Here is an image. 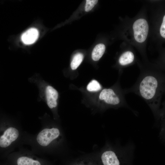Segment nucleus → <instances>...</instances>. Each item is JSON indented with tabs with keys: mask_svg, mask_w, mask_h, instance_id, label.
Returning <instances> with one entry per match:
<instances>
[{
	"mask_svg": "<svg viewBox=\"0 0 165 165\" xmlns=\"http://www.w3.org/2000/svg\"><path fill=\"white\" fill-rule=\"evenodd\" d=\"M121 147L117 146L115 148H109L104 151L101 156L103 165H120L118 157Z\"/></svg>",
	"mask_w": 165,
	"mask_h": 165,
	"instance_id": "4",
	"label": "nucleus"
},
{
	"mask_svg": "<svg viewBox=\"0 0 165 165\" xmlns=\"http://www.w3.org/2000/svg\"><path fill=\"white\" fill-rule=\"evenodd\" d=\"M46 96L47 105L50 109L56 108L57 106V100L58 94L57 90L50 86L46 88Z\"/></svg>",
	"mask_w": 165,
	"mask_h": 165,
	"instance_id": "7",
	"label": "nucleus"
},
{
	"mask_svg": "<svg viewBox=\"0 0 165 165\" xmlns=\"http://www.w3.org/2000/svg\"><path fill=\"white\" fill-rule=\"evenodd\" d=\"M39 36L38 30L35 28H31L25 31L21 35V39L25 45L33 44L37 40Z\"/></svg>",
	"mask_w": 165,
	"mask_h": 165,
	"instance_id": "6",
	"label": "nucleus"
},
{
	"mask_svg": "<svg viewBox=\"0 0 165 165\" xmlns=\"http://www.w3.org/2000/svg\"><path fill=\"white\" fill-rule=\"evenodd\" d=\"M97 0H86L85 6V10L86 12L90 11L97 3Z\"/></svg>",
	"mask_w": 165,
	"mask_h": 165,
	"instance_id": "12",
	"label": "nucleus"
},
{
	"mask_svg": "<svg viewBox=\"0 0 165 165\" xmlns=\"http://www.w3.org/2000/svg\"></svg>",
	"mask_w": 165,
	"mask_h": 165,
	"instance_id": "14",
	"label": "nucleus"
},
{
	"mask_svg": "<svg viewBox=\"0 0 165 165\" xmlns=\"http://www.w3.org/2000/svg\"><path fill=\"white\" fill-rule=\"evenodd\" d=\"M10 165H46L45 161L32 151L20 148L13 152L9 158Z\"/></svg>",
	"mask_w": 165,
	"mask_h": 165,
	"instance_id": "1",
	"label": "nucleus"
},
{
	"mask_svg": "<svg viewBox=\"0 0 165 165\" xmlns=\"http://www.w3.org/2000/svg\"><path fill=\"white\" fill-rule=\"evenodd\" d=\"M134 59V56L131 52L127 51L123 53L119 59V64L122 65H125L133 62Z\"/></svg>",
	"mask_w": 165,
	"mask_h": 165,
	"instance_id": "9",
	"label": "nucleus"
},
{
	"mask_svg": "<svg viewBox=\"0 0 165 165\" xmlns=\"http://www.w3.org/2000/svg\"><path fill=\"white\" fill-rule=\"evenodd\" d=\"M99 98L107 104L114 105H118L120 102L119 98L111 89L102 90L99 95Z\"/></svg>",
	"mask_w": 165,
	"mask_h": 165,
	"instance_id": "5",
	"label": "nucleus"
},
{
	"mask_svg": "<svg viewBox=\"0 0 165 165\" xmlns=\"http://www.w3.org/2000/svg\"><path fill=\"white\" fill-rule=\"evenodd\" d=\"M105 50V46L104 44L100 43L96 45L92 52V59L95 61H98L104 54Z\"/></svg>",
	"mask_w": 165,
	"mask_h": 165,
	"instance_id": "8",
	"label": "nucleus"
},
{
	"mask_svg": "<svg viewBox=\"0 0 165 165\" xmlns=\"http://www.w3.org/2000/svg\"><path fill=\"white\" fill-rule=\"evenodd\" d=\"M160 32L161 36L163 38H165V16H164L162 24L161 25Z\"/></svg>",
	"mask_w": 165,
	"mask_h": 165,
	"instance_id": "13",
	"label": "nucleus"
},
{
	"mask_svg": "<svg viewBox=\"0 0 165 165\" xmlns=\"http://www.w3.org/2000/svg\"><path fill=\"white\" fill-rule=\"evenodd\" d=\"M101 86L99 82L95 80L90 82L87 86V90L89 91H97L101 89Z\"/></svg>",
	"mask_w": 165,
	"mask_h": 165,
	"instance_id": "11",
	"label": "nucleus"
},
{
	"mask_svg": "<svg viewBox=\"0 0 165 165\" xmlns=\"http://www.w3.org/2000/svg\"><path fill=\"white\" fill-rule=\"evenodd\" d=\"M83 55L80 53L76 54L74 57L71 63V67L73 70L76 69L82 62Z\"/></svg>",
	"mask_w": 165,
	"mask_h": 165,
	"instance_id": "10",
	"label": "nucleus"
},
{
	"mask_svg": "<svg viewBox=\"0 0 165 165\" xmlns=\"http://www.w3.org/2000/svg\"><path fill=\"white\" fill-rule=\"evenodd\" d=\"M133 28L135 40L140 43L144 42L148 31V25L147 21L144 19H138L134 22Z\"/></svg>",
	"mask_w": 165,
	"mask_h": 165,
	"instance_id": "3",
	"label": "nucleus"
},
{
	"mask_svg": "<svg viewBox=\"0 0 165 165\" xmlns=\"http://www.w3.org/2000/svg\"><path fill=\"white\" fill-rule=\"evenodd\" d=\"M158 86V82L156 78L151 75L147 76L140 83L139 86L140 94L146 100H152L156 94Z\"/></svg>",
	"mask_w": 165,
	"mask_h": 165,
	"instance_id": "2",
	"label": "nucleus"
}]
</instances>
